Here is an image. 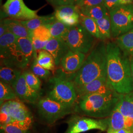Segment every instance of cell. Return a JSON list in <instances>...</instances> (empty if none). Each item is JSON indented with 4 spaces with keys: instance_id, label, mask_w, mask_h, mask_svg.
Masks as SVG:
<instances>
[{
    "instance_id": "6da1fadb",
    "label": "cell",
    "mask_w": 133,
    "mask_h": 133,
    "mask_svg": "<svg viewBox=\"0 0 133 133\" xmlns=\"http://www.w3.org/2000/svg\"><path fill=\"white\" fill-rule=\"evenodd\" d=\"M107 79L112 89L120 95L133 92V82L128 56L116 43H106Z\"/></svg>"
},
{
    "instance_id": "7a4b0ae2",
    "label": "cell",
    "mask_w": 133,
    "mask_h": 133,
    "mask_svg": "<svg viewBox=\"0 0 133 133\" xmlns=\"http://www.w3.org/2000/svg\"><path fill=\"white\" fill-rule=\"evenodd\" d=\"M107 53L103 41L91 50L81 69L75 73L73 82L75 88L83 85L102 76H107Z\"/></svg>"
},
{
    "instance_id": "3957f363",
    "label": "cell",
    "mask_w": 133,
    "mask_h": 133,
    "mask_svg": "<svg viewBox=\"0 0 133 133\" xmlns=\"http://www.w3.org/2000/svg\"><path fill=\"white\" fill-rule=\"evenodd\" d=\"M120 95L111 93H96L79 98L76 107L77 112L95 118L109 117L115 108Z\"/></svg>"
},
{
    "instance_id": "277c9868",
    "label": "cell",
    "mask_w": 133,
    "mask_h": 133,
    "mask_svg": "<svg viewBox=\"0 0 133 133\" xmlns=\"http://www.w3.org/2000/svg\"><path fill=\"white\" fill-rule=\"evenodd\" d=\"M1 125L11 124L28 130L32 123L30 111L20 100H10L1 105Z\"/></svg>"
},
{
    "instance_id": "5b68a950",
    "label": "cell",
    "mask_w": 133,
    "mask_h": 133,
    "mask_svg": "<svg viewBox=\"0 0 133 133\" xmlns=\"http://www.w3.org/2000/svg\"><path fill=\"white\" fill-rule=\"evenodd\" d=\"M75 73L66 76L63 71L50 79L51 86L48 93V98L65 105L74 106L77 96L73 79Z\"/></svg>"
},
{
    "instance_id": "8992f818",
    "label": "cell",
    "mask_w": 133,
    "mask_h": 133,
    "mask_svg": "<svg viewBox=\"0 0 133 133\" xmlns=\"http://www.w3.org/2000/svg\"><path fill=\"white\" fill-rule=\"evenodd\" d=\"M111 34L119 37L133 29V5H120L109 12Z\"/></svg>"
},
{
    "instance_id": "52a82bcc",
    "label": "cell",
    "mask_w": 133,
    "mask_h": 133,
    "mask_svg": "<svg viewBox=\"0 0 133 133\" xmlns=\"http://www.w3.org/2000/svg\"><path fill=\"white\" fill-rule=\"evenodd\" d=\"M74 106L65 105L48 97L39 100L38 113L41 118L49 125L55 123L72 112Z\"/></svg>"
},
{
    "instance_id": "ba28073f",
    "label": "cell",
    "mask_w": 133,
    "mask_h": 133,
    "mask_svg": "<svg viewBox=\"0 0 133 133\" xmlns=\"http://www.w3.org/2000/svg\"><path fill=\"white\" fill-rule=\"evenodd\" d=\"M65 42L71 51L85 54L93 47L94 37L79 23L70 27Z\"/></svg>"
},
{
    "instance_id": "9c48e42d",
    "label": "cell",
    "mask_w": 133,
    "mask_h": 133,
    "mask_svg": "<svg viewBox=\"0 0 133 133\" xmlns=\"http://www.w3.org/2000/svg\"><path fill=\"white\" fill-rule=\"evenodd\" d=\"M109 118L95 119L74 115L67 121L68 128L64 133H81L92 130L107 131Z\"/></svg>"
},
{
    "instance_id": "30bf717a",
    "label": "cell",
    "mask_w": 133,
    "mask_h": 133,
    "mask_svg": "<svg viewBox=\"0 0 133 133\" xmlns=\"http://www.w3.org/2000/svg\"><path fill=\"white\" fill-rule=\"evenodd\" d=\"M5 16L11 19L28 20L38 17V10L30 9L23 0H6L3 5Z\"/></svg>"
},
{
    "instance_id": "8fae6325",
    "label": "cell",
    "mask_w": 133,
    "mask_h": 133,
    "mask_svg": "<svg viewBox=\"0 0 133 133\" xmlns=\"http://www.w3.org/2000/svg\"><path fill=\"white\" fill-rule=\"evenodd\" d=\"M75 88L77 97L79 98L91 94H107L115 92L109 85L107 76L101 77L88 83Z\"/></svg>"
},
{
    "instance_id": "7c38bea8",
    "label": "cell",
    "mask_w": 133,
    "mask_h": 133,
    "mask_svg": "<svg viewBox=\"0 0 133 133\" xmlns=\"http://www.w3.org/2000/svg\"><path fill=\"white\" fill-rule=\"evenodd\" d=\"M80 14L79 8L76 5L58 6L54 13L57 20L70 27L80 23Z\"/></svg>"
},
{
    "instance_id": "4fadbf2b",
    "label": "cell",
    "mask_w": 133,
    "mask_h": 133,
    "mask_svg": "<svg viewBox=\"0 0 133 133\" xmlns=\"http://www.w3.org/2000/svg\"><path fill=\"white\" fill-rule=\"evenodd\" d=\"M13 88L17 98L23 102L34 104L39 98V93L28 85L25 81L23 72Z\"/></svg>"
},
{
    "instance_id": "5bb4252c",
    "label": "cell",
    "mask_w": 133,
    "mask_h": 133,
    "mask_svg": "<svg viewBox=\"0 0 133 133\" xmlns=\"http://www.w3.org/2000/svg\"><path fill=\"white\" fill-rule=\"evenodd\" d=\"M85 54L70 49L60 63L63 71L68 73H76L82 66L85 60Z\"/></svg>"
},
{
    "instance_id": "9a60e30c",
    "label": "cell",
    "mask_w": 133,
    "mask_h": 133,
    "mask_svg": "<svg viewBox=\"0 0 133 133\" xmlns=\"http://www.w3.org/2000/svg\"><path fill=\"white\" fill-rule=\"evenodd\" d=\"M50 53L54 58L56 66L60 65L62 59L70 50L66 43L59 38H52L48 41L43 48Z\"/></svg>"
},
{
    "instance_id": "2e32d148",
    "label": "cell",
    "mask_w": 133,
    "mask_h": 133,
    "mask_svg": "<svg viewBox=\"0 0 133 133\" xmlns=\"http://www.w3.org/2000/svg\"><path fill=\"white\" fill-rule=\"evenodd\" d=\"M129 129L133 131V120L124 116L116 107L109 117L107 130Z\"/></svg>"
},
{
    "instance_id": "e0dca14e",
    "label": "cell",
    "mask_w": 133,
    "mask_h": 133,
    "mask_svg": "<svg viewBox=\"0 0 133 133\" xmlns=\"http://www.w3.org/2000/svg\"><path fill=\"white\" fill-rule=\"evenodd\" d=\"M6 25L9 32L13 34L17 38H26L32 39V31L25 27L20 20L11 18L3 19Z\"/></svg>"
},
{
    "instance_id": "ac0fdd59",
    "label": "cell",
    "mask_w": 133,
    "mask_h": 133,
    "mask_svg": "<svg viewBox=\"0 0 133 133\" xmlns=\"http://www.w3.org/2000/svg\"><path fill=\"white\" fill-rule=\"evenodd\" d=\"M20 69L12 66H1V81L12 86H14L22 74Z\"/></svg>"
},
{
    "instance_id": "d6986e66",
    "label": "cell",
    "mask_w": 133,
    "mask_h": 133,
    "mask_svg": "<svg viewBox=\"0 0 133 133\" xmlns=\"http://www.w3.org/2000/svg\"><path fill=\"white\" fill-rule=\"evenodd\" d=\"M116 108L124 116L133 120V93L120 95Z\"/></svg>"
},
{
    "instance_id": "ffe728a7",
    "label": "cell",
    "mask_w": 133,
    "mask_h": 133,
    "mask_svg": "<svg viewBox=\"0 0 133 133\" xmlns=\"http://www.w3.org/2000/svg\"><path fill=\"white\" fill-rule=\"evenodd\" d=\"M56 20L54 14L43 16H38L36 18L28 20H20L21 23L29 30L33 31L42 26L50 25Z\"/></svg>"
},
{
    "instance_id": "44dd1931",
    "label": "cell",
    "mask_w": 133,
    "mask_h": 133,
    "mask_svg": "<svg viewBox=\"0 0 133 133\" xmlns=\"http://www.w3.org/2000/svg\"><path fill=\"white\" fill-rule=\"evenodd\" d=\"M79 8L82 14L95 20L102 19L109 14L104 4L92 6L79 7Z\"/></svg>"
},
{
    "instance_id": "7402d4cb",
    "label": "cell",
    "mask_w": 133,
    "mask_h": 133,
    "mask_svg": "<svg viewBox=\"0 0 133 133\" xmlns=\"http://www.w3.org/2000/svg\"><path fill=\"white\" fill-rule=\"evenodd\" d=\"M116 43L125 54L133 57V29L118 37Z\"/></svg>"
},
{
    "instance_id": "603a6c76",
    "label": "cell",
    "mask_w": 133,
    "mask_h": 133,
    "mask_svg": "<svg viewBox=\"0 0 133 133\" xmlns=\"http://www.w3.org/2000/svg\"><path fill=\"white\" fill-rule=\"evenodd\" d=\"M45 26L49 29L52 38H59L65 42L70 26L63 24L57 20L52 23Z\"/></svg>"
},
{
    "instance_id": "cb8c5ba5",
    "label": "cell",
    "mask_w": 133,
    "mask_h": 133,
    "mask_svg": "<svg viewBox=\"0 0 133 133\" xmlns=\"http://www.w3.org/2000/svg\"><path fill=\"white\" fill-rule=\"evenodd\" d=\"M37 61L38 64L49 71H54L56 66L54 58L45 50H41L37 54Z\"/></svg>"
},
{
    "instance_id": "d4e9b609",
    "label": "cell",
    "mask_w": 133,
    "mask_h": 133,
    "mask_svg": "<svg viewBox=\"0 0 133 133\" xmlns=\"http://www.w3.org/2000/svg\"><path fill=\"white\" fill-rule=\"evenodd\" d=\"M80 23L94 38L101 40V36L96 21L88 16L80 14Z\"/></svg>"
},
{
    "instance_id": "484cf974",
    "label": "cell",
    "mask_w": 133,
    "mask_h": 133,
    "mask_svg": "<svg viewBox=\"0 0 133 133\" xmlns=\"http://www.w3.org/2000/svg\"><path fill=\"white\" fill-rule=\"evenodd\" d=\"M16 42L22 52L30 63L34 57L35 53L32 39L26 38H17Z\"/></svg>"
},
{
    "instance_id": "4316f807",
    "label": "cell",
    "mask_w": 133,
    "mask_h": 133,
    "mask_svg": "<svg viewBox=\"0 0 133 133\" xmlns=\"http://www.w3.org/2000/svg\"><path fill=\"white\" fill-rule=\"evenodd\" d=\"M101 36V40L104 41L110 38L111 34V22L109 14L104 18L96 20Z\"/></svg>"
},
{
    "instance_id": "83f0119b",
    "label": "cell",
    "mask_w": 133,
    "mask_h": 133,
    "mask_svg": "<svg viewBox=\"0 0 133 133\" xmlns=\"http://www.w3.org/2000/svg\"><path fill=\"white\" fill-rule=\"evenodd\" d=\"M17 98L14 89L12 86L0 81V102L1 105L4 102L10 100H16Z\"/></svg>"
},
{
    "instance_id": "f1b7e54d",
    "label": "cell",
    "mask_w": 133,
    "mask_h": 133,
    "mask_svg": "<svg viewBox=\"0 0 133 133\" xmlns=\"http://www.w3.org/2000/svg\"><path fill=\"white\" fill-rule=\"evenodd\" d=\"M37 53H35L34 55V60L31 66V70L34 74L39 78L47 79L51 76V73L50 71L44 69L38 64L37 61Z\"/></svg>"
},
{
    "instance_id": "f546056e",
    "label": "cell",
    "mask_w": 133,
    "mask_h": 133,
    "mask_svg": "<svg viewBox=\"0 0 133 133\" xmlns=\"http://www.w3.org/2000/svg\"><path fill=\"white\" fill-rule=\"evenodd\" d=\"M25 81L28 85L33 90L39 93L41 87V81L39 78L32 71H26L23 72Z\"/></svg>"
},
{
    "instance_id": "4dcf8cb0",
    "label": "cell",
    "mask_w": 133,
    "mask_h": 133,
    "mask_svg": "<svg viewBox=\"0 0 133 133\" xmlns=\"http://www.w3.org/2000/svg\"><path fill=\"white\" fill-rule=\"evenodd\" d=\"M33 38L43 42H48L52 38L49 29L45 26H40L32 31Z\"/></svg>"
},
{
    "instance_id": "1f68e13d",
    "label": "cell",
    "mask_w": 133,
    "mask_h": 133,
    "mask_svg": "<svg viewBox=\"0 0 133 133\" xmlns=\"http://www.w3.org/2000/svg\"><path fill=\"white\" fill-rule=\"evenodd\" d=\"M17 37L13 34L8 32L0 37V52L9 48L16 41Z\"/></svg>"
},
{
    "instance_id": "d6a6232c",
    "label": "cell",
    "mask_w": 133,
    "mask_h": 133,
    "mask_svg": "<svg viewBox=\"0 0 133 133\" xmlns=\"http://www.w3.org/2000/svg\"><path fill=\"white\" fill-rule=\"evenodd\" d=\"M1 129L5 133H28V130H24L11 124L1 125Z\"/></svg>"
},
{
    "instance_id": "836d02e7",
    "label": "cell",
    "mask_w": 133,
    "mask_h": 133,
    "mask_svg": "<svg viewBox=\"0 0 133 133\" xmlns=\"http://www.w3.org/2000/svg\"><path fill=\"white\" fill-rule=\"evenodd\" d=\"M104 0H82L77 6L78 7L92 6L103 4Z\"/></svg>"
},
{
    "instance_id": "e575fe53",
    "label": "cell",
    "mask_w": 133,
    "mask_h": 133,
    "mask_svg": "<svg viewBox=\"0 0 133 133\" xmlns=\"http://www.w3.org/2000/svg\"><path fill=\"white\" fill-rule=\"evenodd\" d=\"M119 2L120 0H104L103 4L109 12L120 5Z\"/></svg>"
},
{
    "instance_id": "d590c367",
    "label": "cell",
    "mask_w": 133,
    "mask_h": 133,
    "mask_svg": "<svg viewBox=\"0 0 133 133\" xmlns=\"http://www.w3.org/2000/svg\"><path fill=\"white\" fill-rule=\"evenodd\" d=\"M32 43L33 45L34 49L35 51L37 52L41 50H43L46 44H47L48 42H43L40 40L35 38H32Z\"/></svg>"
},
{
    "instance_id": "8d00e7d4",
    "label": "cell",
    "mask_w": 133,
    "mask_h": 133,
    "mask_svg": "<svg viewBox=\"0 0 133 133\" xmlns=\"http://www.w3.org/2000/svg\"><path fill=\"white\" fill-rule=\"evenodd\" d=\"M9 32V30L6 25L3 19L1 20V25H0V37L4 35L5 34Z\"/></svg>"
},
{
    "instance_id": "74e56055",
    "label": "cell",
    "mask_w": 133,
    "mask_h": 133,
    "mask_svg": "<svg viewBox=\"0 0 133 133\" xmlns=\"http://www.w3.org/2000/svg\"><path fill=\"white\" fill-rule=\"evenodd\" d=\"M58 6L66 5H76L75 0H57Z\"/></svg>"
},
{
    "instance_id": "f35d334b",
    "label": "cell",
    "mask_w": 133,
    "mask_h": 133,
    "mask_svg": "<svg viewBox=\"0 0 133 133\" xmlns=\"http://www.w3.org/2000/svg\"><path fill=\"white\" fill-rule=\"evenodd\" d=\"M107 133H133V130L129 129H121L118 130H107Z\"/></svg>"
},
{
    "instance_id": "ab89813d",
    "label": "cell",
    "mask_w": 133,
    "mask_h": 133,
    "mask_svg": "<svg viewBox=\"0 0 133 133\" xmlns=\"http://www.w3.org/2000/svg\"><path fill=\"white\" fill-rule=\"evenodd\" d=\"M133 0H120V5H128L132 4Z\"/></svg>"
},
{
    "instance_id": "60d3db41",
    "label": "cell",
    "mask_w": 133,
    "mask_h": 133,
    "mask_svg": "<svg viewBox=\"0 0 133 133\" xmlns=\"http://www.w3.org/2000/svg\"><path fill=\"white\" fill-rule=\"evenodd\" d=\"M49 4L52 5L53 6L56 8L58 6L57 0H46Z\"/></svg>"
},
{
    "instance_id": "b9f144b4",
    "label": "cell",
    "mask_w": 133,
    "mask_h": 133,
    "mask_svg": "<svg viewBox=\"0 0 133 133\" xmlns=\"http://www.w3.org/2000/svg\"><path fill=\"white\" fill-rule=\"evenodd\" d=\"M130 65H131V70L132 74V78L133 82V57H131L130 59Z\"/></svg>"
},
{
    "instance_id": "7bdbcfd3",
    "label": "cell",
    "mask_w": 133,
    "mask_h": 133,
    "mask_svg": "<svg viewBox=\"0 0 133 133\" xmlns=\"http://www.w3.org/2000/svg\"><path fill=\"white\" fill-rule=\"evenodd\" d=\"M75 1H76V5H78L79 4V3L81 2L82 0H75Z\"/></svg>"
},
{
    "instance_id": "ee69618b",
    "label": "cell",
    "mask_w": 133,
    "mask_h": 133,
    "mask_svg": "<svg viewBox=\"0 0 133 133\" xmlns=\"http://www.w3.org/2000/svg\"><path fill=\"white\" fill-rule=\"evenodd\" d=\"M5 133V132H4V133Z\"/></svg>"
},
{
    "instance_id": "f6af8a7d",
    "label": "cell",
    "mask_w": 133,
    "mask_h": 133,
    "mask_svg": "<svg viewBox=\"0 0 133 133\" xmlns=\"http://www.w3.org/2000/svg\"></svg>"
}]
</instances>
